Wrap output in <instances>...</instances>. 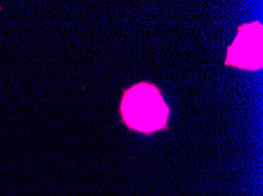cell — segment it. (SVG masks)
I'll use <instances>...</instances> for the list:
<instances>
[{
    "mask_svg": "<svg viewBox=\"0 0 263 196\" xmlns=\"http://www.w3.org/2000/svg\"><path fill=\"white\" fill-rule=\"evenodd\" d=\"M121 114L131 129L149 134L166 127L170 110L156 86L139 82L124 92Z\"/></svg>",
    "mask_w": 263,
    "mask_h": 196,
    "instance_id": "1",
    "label": "cell"
},
{
    "mask_svg": "<svg viewBox=\"0 0 263 196\" xmlns=\"http://www.w3.org/2000/svg\"><path fill=\"white\" fill-rule=\"evenodd\" d=\"M226 65L242 70L262 69V24H245L238 27L236 38L227 52Z\"/></svg>",
    "mask_w": 263,
    "mask_h": 196,
    "instance_id": "2",
    "label": "cell"
}]
</instances>
